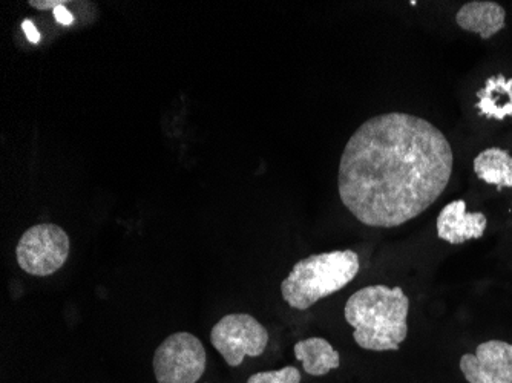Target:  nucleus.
<instances>
[{
  "label": "nucleus",
  "mask_w": 512,
  "mask_h": 383,
  "mask_svg": "<svg viewBox=\"0 0 512 383\" xmlns=\"http://www.w3.org/2000/svg\"><path fill=\"white\" fill-rule=\"evenodd\" d=\"M453 163L450 141L425 118L405 112L376 115L345 145L339 197L364 226L399 227L439 200Z\"/></svg>",
  "instance_id": "nucleus-1"
},
{
  "label": "nucleus",
  "mask_w": 512,
  "mask_h": 383,
  "mask_svg": "<svg viewBox=\"0 0 512 383\" xmlns=\"http://www.w3.org/2000/svg\"><path fill=\"white\" fill-rule=\"evenodd\" d=\"M410 299L401 287L368 285L348 298L345 321L353 338L368 351H398L408 336Z\"/></svg>",
  "instance_id": "nucleus-2"
},
{
  "label": "nucleus",
  "mask_w": 512,
  "mask_h": 383,
  "mask_svg": "<svg viewBox=\"0 0 512 383\" xmlns=\"http://www.w3.org/2000/svg\"><path fill=\"white\" fill-rule=\"evenodd\" d=\"M359 269L361 262L353 250L312 255L296 262L281 282V295L295 310H309L316 302L347 287Z\"/></svg>",
  "instance_id": "nucleus-3"
},
{
  "label": "nucleus",
  "mask_w": 512,
  "mask_h": 383,
  "mask_svg": "<svg viewBox=\"0 0 512 383\" xmlns=\"http://www.w3.org/2000/svg\"><path fill=\"white\" fill-rule=\"evenodd\" d=\"M203 342L188 331L171 334L154 353V374L158 383H197L206 371Z\"/></svg>",
  "instance_id": "nucleus-4"
},
{
  "label": "nucleus",
  "mask_w": 512,
  "mask_h": 383,
  "mask_svg": "<svg viewBox=\"0 0 512 383\" xmlns=\"http://www.w3.org/2000/svg\"><path fill=\"white\" fill-rule=\"evenodd\" d=\"M69 236L56 224H37L23 233L16 247L17 264L33 276H51L68 261Z\"/></svg>",
  "instance_id": "nucleus-5"
},
{
  "label": "nucleus",
  "mask_w": 512,
  "mask_h": 383,
  "mask_svg": "<svg viewBox=\"0 0 512 383\" xmlns=\"http://www.w3.org/2000/svg\"><path fill=\"white\" fill-rule=\"evenodd\" d=\"M211 342L229 367H240L246 357H258L266 351L269 331L247 313H232L214 325Z\"/></svg>",
  "instance_id": "nucleus-6"
},
{
  "label": "nucleus",
  "mask_w": 512,
  "mask_h": 383,
  "mask_svg": "<svg viewBox=\"0 0 512 383\" xmlns=\"http://www.w3.org/2000/svg\"><path fill=\"white\" fill-rule=\"evenodd\" d=\"M459 367L468 383H512V344L483 342L476 353L460 357Z\"/></svg>",
  "instance_id": "nucleus-7"
},
{
  "label": "nucleus",
  "mask_w": 512,
  "mask_h": 383,
  "mask_svg": "<svg viewBox=\"0 0 512 383\" xmlns=\"http://www.w3.org/2000/svg\"><path fill=\"white\" fill-rule=\"evenodd\" d=\"M488 220L485 213L467 212V203L456 200L440 210L437 218V236L445 243L459 246L470 239L482 238Z\"/></svg>",
  "instance_id": "nucleus-8"
},
{
  "label": "nucleus",
  "mask_w": 512,
  "mask_h": 383,
  "mask_svg": "<svg viewBox=\"0 0 512 383\" xmlns=\"http://www.w3.org/2000/svg\"><path fill=\"white\" fill-rule=\"evenodd\" d=\"M456 22L463 31L479 34L483 40H488L505 28L506 11L497 2L473 0L457 11Z\"/></svg>",
  "instance_id": "nucleus-9"
},
{
  "label": "nucleus",
  "mask_w": 512,
  "mask_h": 383,
  "mask_svg": "<svg viewBox=\"0 0 512 383\" xmlns=\"http://www.w3.org/2000/svg\"><path fill=\"white\" fill-rule=\"evenodd\" d=\"M296 361L301 362L304 373L310 376H325L341 365V356L329 341L309 338L296 342L293 347Z\"/></svg>",
  "instance_id": "nucleus-10"
},
{
  "label": "nucleus",
  "mask_w": 512,
  "mask_h": 383,
  "mask_svg": "<svg viewBox=\"0 0 512 383\" xmlns=\"http://www.w3.org/2000/svg\"><path fill=\"white\" fill-rule=\"evenodd\" d=\"M480 115L494 120L512 117V79L494 76L486 80L485 88L477 92Z\"/></svg>",
  "instance_id": "nucleus-11"
},
{
  "label": "nucleus",
  "mask_w": 512,
  "mask_h": 383,
  "mask_svg": "<svg viewBox=\"0 0 512 383\" xmlns=\"http://www.w3.org/2000/svg\"><path fill=\"white\" fill-rule=\"evenodd\" d=\"M474 172L483 183L503 189L512 187V155L505 149L490 148L474 158Z\"/></svg>",
  "instance_id": "nucleus-12"
},
{
  "label": "nucleus",
  "mask_w": 512,
  "mask_h": 383,
  "mask_svg": "<svg viewBox=\"0 0 512 383\" xmlns=\"http://www.w3.org/2000/svg\"><path fill=\"white\" fill-rule=\"evenodd\" d=\"M247 383H301V371L296 367H284L276 371H261L249 377Z\"/></svg>",
  "instance_id": "nucleus-13"
},
{
  "label": "nucleus",
  "mask_w": 512,
  "mask_h": 383,
  "mask_svg": "<svg viewBox=\"0 0 512 383\" xmlns=\"http://www.w3.org/2000/svg\"><path fill=\"white\" fill-rule=\"evenodd\" d=\"M54 19H56L57 23L63 25V27H69V25H73L74 23V14L65 7V5H60L56 10H53Z\"/></svg>",
  "instance_id": "nucleus-14"
},
{
  "label": "nucleus",
  "mask_w": 512,
  "mask_h": 383,
  "mask_svg": "<svg viewBox=\"0 0 512 383\" xmlns=\"http://www.w3.org/2000/svg\"><path fill=\"white\" fill-rule=\"evenodd\" d=\"M22 30L27 36V39L30 40L31 43H39L42 36H40L39 30H37L36 25H34L33 20L25 19L22 22Z\"/></svg>",
  "instance_id": "nucleus-15"
},
{
  "label": "nucleus",
  "mask_w": 512,
  "mask_h": 383,
  "mask_svg": "<svg viewBox=\"0 0 512 383\" xmlns=\"http://www.w3.org/2000/svg\"><path fill=\"white\" fill-rule=\"evenodd\" d=\"M65 4H68L66 0H30L31 7L40 11L56 10L57 7Z\"/></svg>",
  "instance_id": "nucleus-16"
}]
</instances>
